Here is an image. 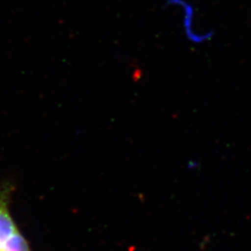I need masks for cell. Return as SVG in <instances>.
Instances as JSON below:
<instances>
[{
	"label": "cell",
	"instance_id": "6da1fadb",
	"mask_svg": "<svg viewBox=\"0 0 251 251\" xmlns=\"http://www.w3.org/2000/svg\"><path fill=\"white\" fill-rule=\"evenodd\" d=\"M11 189L0 188V251H32L10 212Z\"/></svg>",
	"mask_w": 251,
	"mask_h": 251
}]
</instances>
